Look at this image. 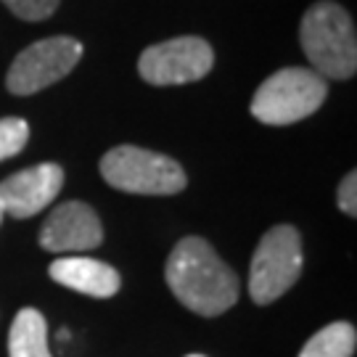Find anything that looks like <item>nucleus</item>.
I'll return each mask as SVG.
<instances>
[{
    "label": "nucleus",
    "instance_id": "nucleus-1",
    "mask_svg": "<svg viewBox=\"0 0 357 357\" xmlns=\"http://www.w3.org/2000/svg\"><path fill=\"white\" fill-rule=\"evenodd\" d=\"M165 278L169 291L196 315L215 318L238 302V278L220 259L212 243L188 236L178 241L167 259Z\"/></svg>",
    "mask_w": 357,
    "mask_h": 357
},
{
    "label": "nucleus",
    "instance_id": "nucleus-2",
    "mask_svg": "<svg viewBox=\"0 0 357 357\" xmlns=\"http://www.w3.org/2000/svg\"><path fill=\"white\" fill-rule=\"evenodd\" d=\"M302 51L312 69L328 79H349L357 69V38L352 16L333 0L310 6L299 26Z\"/></svg>",
    "mask_w": 357,
    "mask_h": 357
},
{
    "label": "nucleus",
    "instance_id": "nucleus-3",
    "mask_svg": "<svg viewBox=\"0 0 357 357\" xmlns=\"http://www.w3.org/2000/svg\"><path fill=\"white\" fill-rule=\"evenodd\" d=\"M328 96L326 77L305 66H286L270 75L252 98V114L265 125H294L315 114Z\"/></svg>",
    "mask_w": 357,
    "mask_h": 357
},
{
    "label": "nucleus",
    "instance_id": "nucleus-4",
    "mask_svg": "<svg viewBox=\"0 0 357 357\" xmlns=\"http://www.w3.org/2000/svg\"><path fill=\"white\" fill-rule=\"evenodd\" d=\"M101 175L116 191L138 196H172L185 188V172L175 159L138 146H116L103 153Z\"/></svg>",
    "mask_w": 357,
    "mask_h": 357
},
{
    "label": "nucleus",
    "instance_id": "nucleus-5",
    "mask_svg": "<svg viewBox=\"0 0 357 357\" xmlns=\"http://www.w3.org/2000/svg\"><path fill=\"white\" fill-rule=\"evenodd\" d=\"M305 265L299 230L291 225L270 228L255 249L249 270V294L255 305H270L299 281Z\"/></svg>",
    "mask_w": 357,
    "mask_h": 357
},
{
    "label": "nucleus",
    "instance_id": "nucleus-6",
    "mask_svg": "<svg viewBox=\"0 0 357 357\" xmlns=\"http://www.w3.org/2000/svg\"><path fill=\"white\" fill-rule=\"evenodd\" d=\"M82 59V43L75 38H45L32 43L29 48L13 59L6 75V88L13 96H32L64 79Z\"/></svg>",
    "mask_w": 357,
    "mask_h": 357
},
{
    "label": "nucleus",
    "instance_id": "nucleus-7",
    "mask_svg": "<svg viewBox=\"0 0 357 357\" xmlns=\"http://www.w3.org/2000/svg\"><path fill=\"white\" fill-rule=\"evenodd\" d=\"M215 64L212 45L202 38H172L141 53L138 72L151 85H185L199 82Z\"/></svg>",
    "mask_w": 357,
    "mask_h": 357
},
{
    "label": "nucleus",
    "instance_id": "nucleus-8",
    "mask_svg": "<svg viewBox=\"0 0 357 357\" xmlns=\"http://www.w3.org/2000/svg\"><path fill=\"white\" fill-rule=\"evenodd\" d=\"M103 241L101 220L85 202H66L56 206L40 230V246L56 255L90 252Z\"/></svg>",
    "mask_w": 357,
    "mask_h": 357
},
{
    "label": "nucleus",
    "instance_id": "nucleus-9",
    "mask_svg": "<svg viewBox=\"0 0 357 357\" xmlns=\"http://www.w3.org/2000/svg\"><path fill=\"white\" fill-rule=\"evenodd\" d=\"M64 185V169L59 165H38L22 169L0 183V206L8 217L26 220L43 212Z\"/></svg>",
    "mask_w": 357,
    "mask_h": 357
},
{
    "label": "nucleus",
    "instance_id": "nucleus-10",
    "mask_svg": "<svg viewBox=\"0 0 357 357\" xmlns=\"http://www.w3.org/2000/svg\"><path fill=\"white\" fill-rule=\"evenodd\" d=\"M48 275L66 289L96 299H109L119 291V273L112 265L90 257H61L51 262Z\"/></svg>",
    "mask_w": 357,
    "mask_h": 357
},
{
    "label": "nucleus",
    "instance_id": "nucleus-11",
    "mask_svg": "<svg viewBox=\"0 0 357 357\" xmlns=\"http://www.w3.org/2000/svg\"><path fill=\"white\" fill-rule=\"evenodd\" d=\"M8 357H53L48 347V323L40 310L24 307L16 312L8 333Z\"/></svg>",
    "mask_w": 357,
    "mask_h": 357
},
{
    "label": "nucleus",
    "instance_id": "nucleus-12",
    "mask_svg": "<svg viewBox=\"0 0 357 357\" xmlns=\"http://www.w3.org/2000/svg\"><path fill=\"white\" fill-rule=\"evenodd\" d=\"M357 347V331L352 323L339 320L320 328L305 347L299 357H352Z\"/></svg>",
    "mask_w": 357,
    "mask_h": 357
},
{
    "label": "nucleus",
    "instance_id": "nucleus-13",
    "mask_svg": "<svg viewBox=\"0 0 357 357\" xmlns=\"http://www.w3.org/2000/svg\"><path fill=\"white\" fill-rule=\"evenodd\" d=\"M26 141H29V125L22 116L0 119V162L16 156L26 146Z\"/></svg>",
    "mask_w": 357,
    "mask_h": 357
},
{
    "label": "nucleus",
    "instance_id": "nucleus-14",
    "mask_svg": "<svg viewBox=\"0 0 357 357\" xmlns=\"http://www.w3.org/2000/svg\"><path fill=\"white\" fill-rule=\"evenodd\" d=\"M3 3L8 6V11L24 22H43L59 8V0H3Z\"/></svg>",
    "mask_w": 357,
    "mask_h": 357
},
{
    "label": "nucleus",
    "instance_id": "nucleus-15",
    "mask_svg": "<svg viewBox=\"0 0 357 357\" xmlns=\"http://www.w3.org/2000/svg\"><path fill=\"white\" fill-rule=\"evenodd\" d=\"M336 202H339V209L344 215H357V172H347V178L339 185V199Z\"/></svg>",
    "mask_w": 357,
    "mask_h": 357
},
{
    "label": "nucleus",
    "instance_id": "nucleus-16",
    "mask_svg": "<svg viewBox=\"0 0 357 357\" xmlns=\"http://www.w3.org/2000/svg\"><path fill=\"white\" fill-rule=\"evenodd\" d=\"M3 217H6V212H3V206H0V222H3Z\"/></svg>",
    "mask_w": 357,
    "mask_h": 357
},
{
    "label": "nucleus",
    "instance_id": "nucleus-17",
    "mask_svg": "<svg viewBox=\"0 0 357 357\" xmlns=\"http://www.w3.org/2000/svg\"><path fill=\"white\" fill-rule=\"evenodd\" d=\"M188 357H204V355H188Z\"/></svg>",
    "mask_w": 357,
    "mask_h": 357
}]
</instances>
